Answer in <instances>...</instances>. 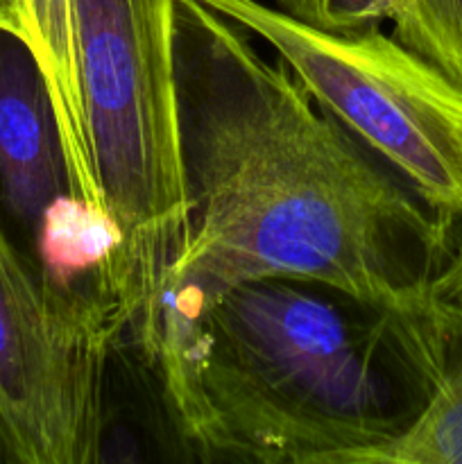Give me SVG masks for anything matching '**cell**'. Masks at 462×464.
I'll return each mask as SVG.
<instances>
[{
  "mask_svg": "<svg viewBox=\"0 0 462 464\" xmlns=\"http://www.w3.org/2000/svg\"><path fill=\"white\" fill-rule=\"evenodd\" d=\"M430 308L462 315V220L451 256L430 285Z\"/></svg>",
  "mask_w": 462,
  "mask_h": 464,
  "instance_id": "8fae6325",
  "label": "cell"
},
{
  "mask_svg": "<svg viewBox=\"0 0 462 464\" xmlns=\"http://www.w3.org/2000/svg\"><path fill=\"white\" fill-rule=\"evenodd\" d=\"M439 367L424 408L388 442L351 464H462V315L433 311Z\"/></svg>",
  "mask_w": 462,
  "mask_h": 464,
  "instance_id": "ba28073f",
  "label": "cell"
},
{
  "mask_svg": "<svg viewBox=\"0 0 462 464\" xmlns=\"http://www.w3.org/2000/svg\"><path fill=\"white\" fill-rule=\"evenodd\" d=\"M148 365L204 460L351 464L401 433L433 388L392 320L281 276L231 285L168 329Z\"/></svg>",
  "mask_w": 462,
  "mask_h": 464,
  "instance_id": "7a4b0ae2",
  "label": "cell"
},
{
  "mask_svg": "<svg viewBox=\"0 0 462 464\" xmlns=\"http://www.w3.org/2000/svg\"><path fill=\"white\" fill-rule=\"evenodd\" d=\"M21 21L23 41L30 45L53 98L75 199L91 216L104 222L86 140L72 0H21Z\"/></svg>",
  "mask_w": 462,
  "mask_h": 464,
  "instance_id": "52a82bcc",
  "label": "cell"
},
{
  "mask_svg": "<svg viewBox=\"0 0 462 464\" xmlns=\"http://www.w3.org/2000/svg\"><path fill=\"white\" fill-rule=\"evenodd\" d=\"M175 71L188 234L145 362L168 329L245 281H313L401 326L428 317L460 220L426 204L279 57L199 0L175 5Z\"/></svg>",
  "mask_w": 462,
  "mask_h": 464,
  "instance_id": "6da1fadb",
  "label": "cell"
},
{
  "mask_svg": "<svg viewBox=\"0 0 462 464\" xmlns=\"http://www.w3.org/2000/svg\"><path fill=\"white\" fill-rule=\"evenodd\" d=\"M285 63L313 102L426 204L462 220V86L380 25L329 32L261 0H199Z\"/></svg>",
  "mask_w": 462,
  "mask_h": 464,
  "instance_id": "277c9868",
  "label": "cell"
},
{
  "mask_svg": "<svg viewBox=\"0 0 462 464\" xmlns=\"http://www.w3.org/2000/svg\"><path fill=\"white\" fill-rule=\"evenodd\" d=\"M80 208L43 72L30 45L0 27V218L36 261Z\"/></svg>",
  "mask_w": 462,
  "mask_h": 464,
  "instance_id": "8992f818",
  "label": "cell"
},
{
  "mask_svg": "<svg viewBox=\"0 0 462 464\" xmlns=\"http://www.w3.org/2000/svg\"><path fill=\"white\" fill-rule=\"evenodd\" d=\"M297 21L329 32H356L383 25L392 0H272Z\"/></svg>",
  "mask_w": 462,
  "mask_h": 464,
  "instance_id": "30bf717a",
  "label": "cell"
},
{
  "mask_svg": "<svg viewBox=\"0 0 462 464\" xmlns=\"http://www.w3.org/2000/svg\"><path fill=\"white\" fill-rule=\"evenodd\" d=\"M392 34L462 86V0H392Z\"/></svg>",
  "mask_w": 462,
  "mask_h": 464,
  "instance_id": "9c48e42d",
  "label": "cell"
},
{
  "mask_svg": "<svg viewBox=\"0 0 462 464\" xmlns=\"http://www.w3.org/2000/svg\"><path fill=\"white\" fill-rule=\"evenodd\" d=\"M177 0H72L91 166L109 249L95 281L148 361L188 234L175 71Z\"/></svg>",
  "mask_w": 462,
  "mask_h": 464,
  "instance_id": "3957f363",
  "label": "cell"
},
{
  "mask_svg": "<svg viewBox=\"0 0 462 464\" xmlns=\"http://www.w3.org/2000/svg\"><path fill=\"white\" fill-rule=\"evenodd\" d=\"M0 27L14 32L23 39L21 0H0Z\"/></svg>",
  "mask_w": 462,
  "mask_h": 464,
  "instance_id": "7c38bea8",
  "label": "cell"
},
{
  "mask_svg": "<svg viewBox=\"0 0 462 464\" xmlns=\"http://www.w3.org/2000/svg\"><path fill=\"white\" fill-rule=\"evenodd\" d=\"M120 344L122 322L98 284L54 281L0 218V456L102 460L109 356Z\"/></svg>",
  "mask_w": 462,
  "mask_h": 464,
  "instance_id": "5b68a950",
  "label": "cell"
}]
</instances>
